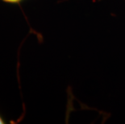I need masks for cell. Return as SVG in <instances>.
<instances>
[{
	"mask_svg": "<svg viewBox=\"0 0 125 124\" xmlns=\"http://www.w3.org/2000/svg\"><path fill=\"white\" fill-rule=\"evenodd\" d=\"M6 2H10V3H19L21 0H2Z\"/></svg>",
	"mask_w": 125,
	"mask_h": 124,
	"instance_id": "1",
	"label": "cell"
},
{
	"mask_svg": "<svg viewBox=\"0 0 125 124\" xmlns=\"http://www.w3.org/2000/svg\"><path fill=\"white\" fill-rule=\"evenodd\" d=\"M4 123V121H3V119L2 118V117L0 116V124H3Z\"/></svg>",
	"mask_w": 125,
	"mask_h": 124,
	"instance_id": "2",
	"label": "cell"
}]
</instances>
